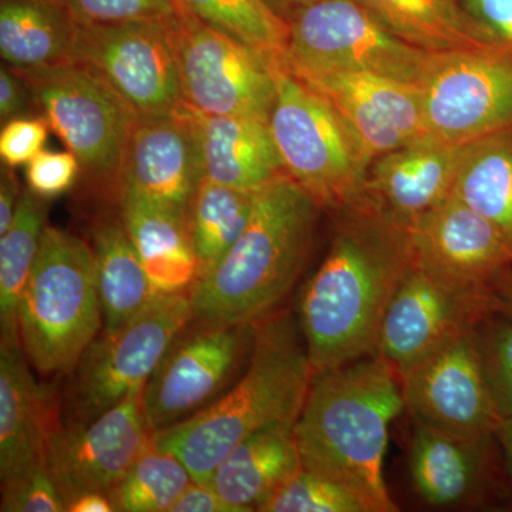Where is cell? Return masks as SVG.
Segmentation results:
<instances>
[{
  "label": "cell",
  "mask_w": 512,
  "mask_h": 512,
  "mask_svg": "<svg viewBox=\"0 0 512 512\" xmlns=\"http://www.w3.org/2000/svg\"><path fill=\"white\" fill-rule=\"evenodd\" d=\"M20 342L0 345V478L15 480L45 460L47 436L62 419L55 394L37 383Z\"/></svg>",
  "instance_id": "obj_21"
},
{
  "label": "cell",
  "mask_w": 512,
  "mask_h": 512,
  "mask_svg": "<svg viewBox=\"0 0 512 512\" xmlns=\"http://www.w3.org/2000/svg\"><path fill=\"white\" fill-rule=\"evenodd\" d=\"M103 325L89 241L47 225L18 309L19 342L30 366L45 376H69Z\"/></svg>",
  "instance_id": "obj_5"
},
{
  "label": "cell",
  "mask_w": 512,
  "mask_h": 512,
  "mask_svg": "<svg viewBox=\"0 0 512 512\" xmlns=\"http://www.w3.org/2000/svg\"><path fill=\"white\" fill-rule=\"evenodd\" d=\"M293 72L353 70L419 86L433 53L404 42L357 0H312L289 20Z\"/></svg>",
  "instance_id": "obj_9"
},
{
  "label": "cell",
  "mask_w": 512,
  "mask_h": 512,
  "mask_svg": "<svg viewBox=\"0 0 512 512\" xmlns=\"http://www.w3.org/2000/svg\"><path fill=\"white\" fill-rule=\"evenodd\" d=\"M80 29L63 0H0V55L16 73L77 60Z\"/></svg>",
  "instance_id": "obj_25"
},
{
  "label": "cell",
  "mask_w": 512,
  "mask_h": 512,
  "mask_svg": "<svg viewBox=\"0 0 512 512\" xmlns=\"http://www.w3.org/2000/svg\"><path fill=\"white\" fill-rule=\"evenodd\" d=\"M49 124L43 117H18L6 121L0 133V157L10 168L28 165L42 153L49 134Z\"/></svg>",
  "instance_id": "obj_39"
},
{
  "label": "cell",
  "mask_w": 512,
  "mask_h": 512,
  "mask_svg": "<svg viewBox=\"0 0 512 512\" xmlns=\"http://www.w3.org/2000/svg\"><path fill=\"white\" fill-rule=\"evenodd\" d=\"M485 380L501 419H512V318L494 313L477 326Z\"/></svg>",
  "instance_id": "obj_35"
},
{
  "label": "cell",
  "mask_w": 512,
  "mask_h": 512,
  "mask_svg": "<svg viewBox=\"0 0 512 512\" xmlns=\"http://www.w3.org/2000/svg\"><path fill=\"white\" fill-rule=\"evenodd\" d=\"M503 313H505V315H508V316H510V318H512V286H511L510 293H508L507 301H505Z\"/></svg>",
  "instance_id": "obj_47"
},
{
  "label": "cell",
  "mask_w": 512,
  "mask_h": 512,
  "mask_svg": "<svg viewBox=\"0 0 512 512\" xmlns=\"http://www.w3.org/2000/svg\"><path fill=\"white\" fill-rule=\"evenodd\" d=\"M49 208L50 200L26 187L12 224L0 235V325L6 342H19V302L49 225Z\"/></svg>",
  "instance_id": "obj_30"
},
{
  "label": "cell",
  "mask_w": 512,
  "mask_h": 512,
  "mask_svg": "<svg viewBox=\"0 0 512 512\" xmlns=\"http://www.w3.org/2000/svg\"><path fill=\"white\" fill-rule=\"evenodd\" d=\"M171 19L82 25L77 60L96 67L138 116L184 109Z\"/></svg>",
  "instance_id": "obj_13"
},
{
  "label": "cell",
  "mask_w": 512,
  "mask_h": 512,
  "mask_svg": "<svg viewBox=\"0 0 512 512\" xmlns=\"http://www.w3.org/2000/svg\"><path fill=\"white\" fill-rule=\"evenodd\" d=\"M276 83L269 128L286 175L322 210L365 204L372 163L338 111L282 62H271Z\"/></svg>",
  "instance_id": "obj_7"
},
{
  "label": "cell",
  "mask_w": 512,
  "mask_h": 512,
  "mask_svg": "<svg viewBox=\"0 0 512 512\" xmlns=\"http://www.w3.org/2000/svg\"><path fill=\"white\" fill-rule=\"evenodd\" d=\"M413 265L500 303L512 286V251L487 220L453 195L406 227Z\"/></svg>",
  "instance_id": "obj_14"
},
{
  "label": "cell",
  "mask_w": 512,
  "mask_h": 512,
  "mask_svg": "<svg viewBox=\"0 0 512 512\" xmlns=\"http://www.w3.org/2000/svg\"><path fill=\"white\" fill-rule=\"evenodd\" d=\"M66 512H116L109 493L86 491L66 504Z\"/></svg>",
  "instance_id": "obj_44"
},
{
  "label": "cell",
  "mask_w": 512,
  "mask_h": 512,
  "mask_svg": "<svg viewBox=\"0 0 512 512\" xmlns=\"http://www.w3.org/2000/svg\"><path fill=\"white\" fill-rule=\"evenodd\" d=\"M291 72L329 101L372 161L427 136L416 84L353 70Z\"/></svg>",
  "instance_id": "obj_18"
},
{
  "label": "cell",
  "mask_w": 512,
  "mask_h": 512,
  "mask_svg": "<svg viewBox=\"0 0 512 512\" xmlns=\"http://www.w3.org/2000/svg\"><path fill=\"white\" fill-rule=\"evenodd\" d=\"M205 25L261 53L268 62H284L289 23L264 0H177Z\"/></svg>",
  "instance_id": "obj_32"
},
{
  "label": "cell",
  "mask_w": 512,
  "mask_h": 512,
  "mask_svg": "<svg viewBox=\"0 0 512 512\" xmlns=\"http://www.w3.org/2000/svg\"><path fill=\"white\" fill-rule=\"evenodd\" d=\"M259 190L228 187L204 178L190 211L198 279L210 274L241 237L251 220Z\"/></svg>",
  "instance_id": "obj_31"
},
{
  "label": "cell",
  "mask_w": 512,
  "mask_h": 512,
  "mask_svg": "<svg viewBox=\"0 0 512 512\" xmlns=\"http://www.w3.org/2000/svg\"><path fill=\"white\" fill-rule=\"evenodd\" d=\"M110 207L94 215L89 228L107 333L124 328L160 295L128 237L119 207L116 212Z\"/></svg>",
  "instance_id": "obj_26"
},
{
  "label": "cell",
  "mask_w": 512,
  "mask_h": 512,
  "mask_svg": "<svg viewBox=\"0 0 512 512\" xmlns=\"http://www.w3.org/2000/svg\"><path fill=\"white\" fill-rule=\"evenodd\" d=\"M204 178L190 106L138 116L124 158L123 184L190 214Z\"/></svg>",
  "instance_id": "obj_19"
},
{
  "label": "cell",
  "mask_w": 512,
  "mask_h": 512,
  "mask_svg": "<svg viewBox=\"0 0 512 512\" xmlns=\"http://www.w3.org/2000/svg\"><path fill=\"white\" fill-rule=\"evenodd\" d=\"M495 439L500 441L507 461L508 470L512 476V419H503L495 430Z\"/></svg>",
  "instance_id": "obj_46"
},
{
  "label": "cell",
  "mask_w": 512,
  "mask_h": 512,
  "mask_svg": "<svg viewBox=\"0 0 512 512\" xmlns=\"http://www.w3.org/2000/svg\"><path fill=\"white\" fill-rule=\"evenodd\" d=\"M18 74L39 116L79 161L87 191L117 204L137 111L84 60Z\"/></svg>",
  "instance_id": "obj_6"
},
{
  "label": "cell",
  "mask_w": 512,
  "mask_h": 512,
  "mask_svg": "<svg viewBox=\"0 0 512 512\" xmlns=\"http://www.w3.org/2000/svg\"><path fill=\"white\" fill-rule=\"evenodd\" d=\"M191 320V291L160 293L124 328L101 330L69 375L64 423H89L144 386Z\"/></svg>",
  "instance_id": "obj_8"
},
{
  "label": "cell",
  "mask_w": 512,
  "mask_h": 512,
  "mask_svg": "<svg viewBox=\"0 0 512 512\" xmlns=\"http://www.w3.org/2000/svg\"><path fill=\"white\" fill-rule=\"evenodd\" d=\"M171 26L185 101L192 110L269 121L276 99L271 62L178 3Z\"/></svg>",
  "instance_id": "obj_12"
},
{
  "label": "cell",
  "mask_w": 512,
  "mask_h": 512,
  "mask_svg": "<svg viewBox=\"0 0 512 512\" xmlns=\"http://www.w3.org/2000/svg\"><path fill=\"white\" fill-rule=\"evenodd\" d=\"M137 387L89 423L57 421L46 440L45 461L64 503L86 491L110 493L153 441Z\"/></svg>",
  "instance_id": "obj_15"
},
{
  "label": "cell",
  "mask_w": 512,
  "mask_h": 512,
  "mask_svg": "<svg viewBox=\"0 0 512 512\" xmlns=\"http://www.w3.org/2000/svg\"><path fill=\"white\" fill-rule=\"evenodd\" d=\"M461 5L498 39L512 46V0H461Z\"/></svg>",
  "instance_id": "obj_40"
},
{
  "label": "cell",
  "mask_w": 512,
  "mask_h": 512,
  "mask_svg": "<svg viewBox=\"0 0 512 512\" xmlns=\"http://www.w3.org/2000/svg\"><path fill=\"white\" fill-rule=\"evenodd\" d=\"M192 114L207 180L259 190L285 173L269 121L249 116H212L195 110Z\"/></svg>",
  "instance_id": "obj_23"
},
{
  "label": "cell",
  "mask_w": 512,
  "mask_h": 512,
  "mask_svg": "<svg viewBox=\"0 0 512 512\" xmlns=\"http://www.w3.org/2000/svg\"><path fill=\"white\" fill-rule=\"evenodd\" d=\"M25 177L29 190L52 200L72 190L80 180V164L70 151L56 153L43 150L26 165Z\"/></svg>",
  "instance_id": "obj_38"
},
{
  "label": "cell",
  "mask_w": 512,
  "mask_h": 512,
  "mask_svg": "<svg viewBox=\"0 0 512 512\" xmlns=\"http://www.w3.org/2000/svg\"><path fill=\"white\" fill-rule=\"evenodd\" d=\"M15 168L3 164L0 175V235L5 234L15 218L23 190Z\"/></svg>",
  "instance_id": "obj_43"
},
{
  "label": "cell",
  "mask_w": 512,
  "mask_h": 512,
  "mask_svg": "<svg viewBox=\"0 0 512 512\" xmlns=\"http://www.w3.org/2000/svg\"><path fill=\"white\" fill-rule=\"evenodd\" d=\"M264 2L275 15L289 22L298 10L311 3L312 0H264Z\"/></svg>",
  "instance_id": "obj_45"
},
{
  "label": "cell",
  "mask_w": 512,
  "mask_h": 512,
  "mask_svg": "<svg viewBox=\"0 0 512 512\" xmlns=\"http://www.w3.org/2000/svg\"><path fill=\"white\" fill-rule=\"evenodd\" d=\"M400 383L416 423L464 439H495L503 419L485 380L476 330L424 357Z\"/></svg>",
  "instance_id": "obj_17"
},
{
  "label": "cell",
  "mask_w": 512,
  "mask_h": 512,
  "mask_svg": "<svg viewBox=\"0 0 512 512\" xmlns=\"http://www.w3.org/2000/svg\"><path fill=\"white\" fill-rule=\"evenodd\" d=\"M29 90L18 73L10 67L0 69V120L6 121L23 117L28 104Z\"/></svg>",
  "instance_id": "obj_42"
},
{
  "label": "cell",
  "mask_w": 512,
  "mask_h": 512,
  "mask_svg": "<svg viewBox=\"0 0 512 512\" xmlns=\"http://www.w3.org/2000/svg\"><path fill=\"white\" fill-rule=\"evenodd\" d=\"M192 476L183 461L153 441L110 491L116 512H171Z\"/></svg>",
  "instance_id": "obj_33"
},
{
  "label": "cell",
  "mask_w": 512,
  "mask_h": 512,
  "mask_svg": "<svg viewBox=\"0 0 512 512\" xmlns=\"http://www.w3.org/2000/svg\"><path fill=\"white\" fill-rule=\"evenodd\" d=\"M399 380L379 355L313 373L295 423L303 470L348 488L367 512L397 511L384 457L390 426L406 407Z\"/></svg>",
  "instance_id": "obj_2"
},
{
  "label": "cell",
  "mask_w": 512,
  "mask_h": 512,
  "mask_svg": "<svg viewBox=\"0 0 512 512\" xmlns=\"http://www.w3.org/2000/svg\"><path fill=\"white\" fill-rule=\"evenodd\" d=\"M320 210L285 173L262 187L234 247L192 286V319L254 325L271 315L305 268Z\"/></svg>",
  "instance_id": "obj_4"
},
{
  "label": "cell",
  "mask_w": 512,
  "mask_h": 512,
  "mask_svg": "<svg viewBox=\"0 0 512 512\" xmlns=\"http://www.w3.org/2000/svg\"><path fill=\"white\" fill-rule=\"evenodd\" d=\"M295 423L272 424L241 441L208 484L237 512L258 511L302 468Z\"/></svg>",
  "instance_id": "obj_24"
},
{
  "label": "cell",
  "mask_w": 512,
  "mask_h": 512,
  "mask_svg": "<svg viewBox=\"0 0 512 512\" xmlns=\"http://www.w3.org/2000/svg\"><path fill=\"white\" fill-rule=\"evenodd\" d=\"M119 212L150 281L160 293L191 291L198 279L190 214L121 185Z\"/></svg>",
  "instance_id": "obj_22"
},
{
  "label": "cell",
  "mask_w": 512,
  "mask_h": 512,
  "mask_svg": "<svg viewBox=\"0 0 512 512\" xmlns=\"http://www.w3.org/2000/svg\"><path fill=\"white\" fill-rule=\"evenodd\" d=\"M171 512H237L208 483L192 481L175 501Z\"/></svg>",
  "instance_id": "obj_41"
},
{
  "label": "cell",
  "mask_w": 512,
  "mask_h": 512,
  "mask_svg": "<svg viewBox=\"0 0 512 512\" xmlns=\"http://www.w3.org/2000/svg\"><path fill=\"white\" fill-rule=\"evenodd\" d=\"M0 511L66 512V503L45 460L30 468L23 476L2 484Z\"/></svg>",
  "instance_id": "obj_37"
},
{
  "label": "cell",
  "mask_w": 512,
  "mask_h": 512,
  "mask_svg": "<svg viewBox=\"0 0 512 512\" xmlns=\"http://www.w3.org/2000/svg\"><path fill=\"white\" fill-rule=\"evenodd\" d=\"M80 25L171 19L177 0H63Z\"/></svg>",
  "instance_id": "obj_36"
},
{
  "label": "cell",
  "mask_w": 512,
  "mask_h": 512,
  "mask_svg": "<svg viewBox=\"0 0 512 512\" xmlns=\"http://www.w3.org/2000/svg\"><path fill=\"white\" fill-rule=\"evenodd\" d=\"M404 42L429 53L503 45L457 0H357ZM508 45V43H507Z\"/></svg>",
  "instance_id": "obj_28"
},
{
  "label": "cell",
  "mask_w": 512,
  "mask_h": 512,
  "mask_svg": "<svg viewBox=\"0 0 512 512\" xmlns=\"http://www.w3.org/2000/svg\"><path fill=\"white\" fill-rule=\"evenodd\" d=\"M313 367L301 325L289 312L254 323V342L238 379L191 417L154 433L160 450L180 458L197 483H210L218 464L265 427L298 420Z\"/></svg>",
  "instance_id": "obj_3"
},
{
  "label": "cell",
  "mask_w": 512,
  "mask_h": 512,
  "mask_svg": "<svg viewBox=\"0 0 512 512\" xmlns=\"http://www.w3.org/2000/svg\"><path fill=\"white\" fill-rule=\"evenodd\" d=\"M254 325L192 319L161 357L143 389L151 430L167 429L214 402L241 375Z\"/></svg>",
  "instance_id": "obj_11"
},
{
  "label": "cell",
  "mask_w": 512,
  "mask_h": 512,
  "mask_svg": "<svg viewBox=\"0 0 512 512\" xmlns=\"http://www.w3.org/2000/svg\"><path fill=\"white\" fill-rule=\"evenodd\" d=\"M451 195L490 222L512 251V128L461 147Z\"/></svg>",
  "instance_id": "obj_29"
},
{
  "label": "cell",
  "mask_w": 512,
  "mask_h": 512,
  "mask_svg": "<svg viewBox=\"0 0 512 512\" xmlns=\"http://www.w3.org/2000/svg\"><path fill=\"white\" fill-rule=\"evenodd\" d=\"M427 136L466 146L512 128V46L433 53L419 83Z\"/></svg>",
  "instance_id": "obj_10"
},
{
  "label": "cell",
  "mask_w": 512,
  "mask_h": 512,
  "mask_svg": "<svg viewBox=\"0 0 512 512\" xmlns=\"http://www.w3.org/2000/svg\"><path fill=\"white\" fill-rule=\"evenodd\" d=\"M491 440L464 439L416 423L410 470L417 493L437 507L473 497L487 473Z\"/></svg>",
  "instance_id": "obj_27"
},
{
  "label": "cell",
  "mask_w": 512,
  "mask_h": 512,
  "mask_svg": "<svg viewBox=\"0 0 512 512\" xmlns=\"http://www.w3.org/2000/svg\"><path fill=\"white\" fill-rule=\"evenodd\" d=\"M497 312L501 306L494 299L447 284L413 265L384 315L376 355L400 379L424 357L473 332Z\"/></svg>",
  "instance_id": "obj_16"
},
{
  "label": "cell",
  "mask_w": 512,
  "mask_h": 512,
  "mask_svg": "<svg viewBox=\"0 0 512 512\" xmlns=\"http://www.w3.org/2000/svg\"><path fill=\"white\" fill-rule=\"evenodd\" d=\"M338 217L299 311L313 373L376 355L384 315L413 266L406 225L367 202Z\"/></svg>",
  "instance_id": "obj_1"
},
{
  "label": "cell",
  "mask_w": 512,
  "mask_h": 512,
  "mask_svg": "<svg viewBox=\"0 0 512 512\" xmlns=\"http://www.w3.org/2000/svg\"><path fill=\"white\" fill-rule=\"evenodd\" d=\"M461 147L426 136L375 158L367 170V204L407 227L450 197Z\"/></svg>",
  "instance_id": "obj_20"
},
{
  "label": "cell",
  "mask_w": 512,
  "mask_h": 512,
  "mask_svg": "<svg viewBox=\"0 0 512 512\" xmlns=\"http://www.w3.org/2000/svg\"><path fill=\"white\" fill-rule=\"evenodd\" d=\"M259 512H367L348 488L328 477L301 470Z\"/></svg>",
  "instance_id": "obj_34"
}]
</instances>
